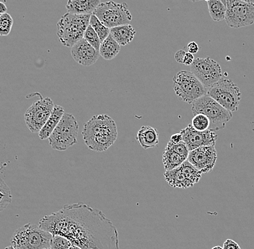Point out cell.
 <instances>
[{"instance_id": "obj_1", "label": "cell", "mask_w": 254, "mask_h": 249, "mask_svg": "<svg viewBox=\"0 0 254 249\" xmlns=\"http://www.w3.org/2000/svg\"><path fill=\"white\" fill-rule=\"evenodd\" d=\"M39 226L82 249H119L118 231L112 221L102 211L82 202L65 204L62 210L44 216Z\"/></svg>"}, {"instance_id": "obj_2", "label": "cell", "mask_w": 254, "mask_h": 249, "mask_svg": "<svg viewBox=\"0 0 254 249\" xmlns=\"http://www.w3.org/2000/svg\"><path fill=\"white\" fill-rule=\"evenodd\" d=\"M82 138L87 148L95 152L107 150L118 138V130L112 117L106 114L95 115L84 124Z\"/></svg>"}, {"instance_id": "obj_3", "label": "cell", "mask_w": 254, "mask_h": 249, "mask_svg": "<svg viewBox=\"0 0 254 249\" xmlns=\"http://www.w3.org/2000/svg\"><path fill=\"white\" fill-rule=\"evenodd\" d=\"M90 16L67 12L60 18L57 24V35L63 46L71 48L84 39L90 25Z\"/></svg>"}, {"instance_id": "obj_4", "label": "cell", "mask_w": 254, "mask_h": 249, "mask_svg": "<svg viewBox=\"0 0 254 249\" xmlns=\"http://www.w3.org/2000/svg\"><path fill=\"white\" fill-rule=\"evenodd\" d=\"M52 238L53 234L49 231L28 223L14 233L11 244L16 249H50Z\"/></svg>"}, {"instance_id": "obj_5", "label": "cell", "mask_w": 254, "mask_h": 249, "mask_svg": "<svg viewBox=\"0 0 254 249\" xmlns=\"http://www.w3.org/2000/svg\"><path fill=\"white\" fill-rule=\"evenodd\" d=\"M191 110L193 115L203 114L210 120L212 131L223 129L228 122L233 117V113L224 108L213 98L208 95H204L193 101L191 104Z\"/></svg>"}, {"instance_id": "obj_6", "label": "cell", "mask_w": 254, "mask_h": 249, "mask_svg": "<svg viewBox=\"0 0 254 249\" xmlns=\"http://www.w3.org/2000/svg\"><path fill=\"white\" fill-rule=\"evenodd\" d=\"M79 125L74 115L64 113L57 128L49 138V145L54 150H66L77 143Z\"/></svg>"}, {"instance_id": "obj_7", "label": "cell", "mask_w": 254, "mask_h": 249, "mask_svg": "<svg viewBox=\"0 0 254 249\" xmlns=\"http://www.w3.org/2000/svg\"><path fill=\"white\" fill-rule=\"evenodd\" d=\"M175 93L181 100L192 104L195 100L206 95L207 89L188 71H181L173 78Z\"/></svg>"}, {"instance_id": "obj_8", "label": "cell", "mask_w": 254, "mask_h": 249, "mask_svg": "<svg viewBox=\"0 0 254 249\" xmlns=\"http://www.w3.org/2000/svg\"><path fill=\"white\" fill-rule=\"evenodd\" d=\"M206 95L232 113L238 109L241 100L239 87L230 79L222 78L207 88Z\"/></svg>"}, {"instance_id": "obj_9", "label": "cell", "mask_w": 254, "mask_h": 249, "mask_svg": "<svg viewBox=\"0 0 254 249\" xmlns=\"http://www.w3.org/2000/svg\"><path fill=\"white\" fill-rule=\"evenodd\" d=\"M93 15L110 29L121 25H129L132 20V15L126 3L113 1L101 3L95 9Z\"/></svg>"}, {"instance_id": "obj_10", "label": "cell", "mask_w": 254, "mask_h": 249, "mask_svg": "<svg viewBox=\"0 0 254 249\" xmlns=\"http://www.w3.org/2000/svg\"><path fill=\"white\" fill-rule=\"evenodd\" d=\"M226 7L225 22L232 28H241L254 23V5L241 0H222Z\"/></svg>"}, {"instance_id": "obj_11", "label": "cell", "mask_w": 254, "mask_h": 249, "mask_svg": "<svg viewBox=\"0 0 254 249\" xmlns=\"http://www.w3.org/2000/svg\"><path fill=\"white\" fill-rule=\"evenodd\" d=\"M55 106L51 98H41L27 109L25 113V121L31 133L40 132L52 115Z\"/></svg>"}, {"instance_id": "obj_12", "label": "cell", "mask_w": 254, "mask_h": 249, "mask_svg": "<svg viewBox=\"0 0 254 249\" xmlns=\"http://www.w3.org/2000/svg\"><path fill=\"white\" fill-rule=\"evenodd\" d=\"M190 71L206 89L222 79L221 66L209 57L196 58L190 65Z\"/></svg>"}, {"instance_id": "obj_13", "label": "cell", "mask_w": 254, "mask_h": 249, "mask_svg": "<svg viewBox=\"0 0 254 249\" xmlns=\"http://www.w3.org/2000/svg\"><path fill=\"white\" fill-rule=\"evenodd\" d=\"M180 133L183 136V141L190 151L200 147H214L216 141L218 139V136L214 131L210 130L205 131H196L192 125H189Z\"/></svg>"}, {"instance_id": "obj_14", "label": "cell", "mask_w": 254, "mask_h": 249, "mask_svg": "<svg viewBox=\"0 0 254 249\" xmlns=\"http://www.w3.org/2000/svg\"><path fill=\"white\" fill-rule=\"evenodd\" d=\"M217 158V150L214 147H202L190 150L187 161L198 171L205 174L214 169Z\"/></svg>"}, {"instance_id": "obj_15", "label": "cell", "mask_w": 254, "mask_h": 249, "mask_svg": "<svg viewBox=\"0 0 254 249\" xmlns=\"http://www.w3.org/2000/svg\"><path fill=\"white\" fill-rule=\"evenodd\" d=\"M71 54L76 62L83 66L94 64L101 55L99 50H96L84 39L71 47Z\"/></svg>"}, {"instance_id": "obj_16", "label": "cell", "mask_w": 254, "mask_h": 249, "mask_svg": "<svg viewBox=\"0 0 254 249\" xmlns=\"http://www.w3.org/2000/svg\"><path fill=\"white\" fill-rule=\"evenodd\" d=\"M101 3V0H68V12L77 15H92Z\"/></svg>"}, {"instance_id": "obj_17", "label": "cell", "mask_w": 254, "mask_h": 249, "mask_svg": "<svg viewBox=\"0 0 254 249\" xmlns=\"http://www.w3.org/2000/svg\"><path fill=\"white\" fill-rule=\"evenodd\" d=\"M136 140L144 149L154 148L159 144L158 130L149 125H144L138 131Z\"/></svg>"}, {"instance_id": "obj_18", "label": "cell", "mask_w": 254, "mask_h": 249, "mask_svg": "<svg viewBox=\"0 0 254 249\" xmlns=\"http://www.w3.org/2000/svg\"><path fill=\"white\" fill-rule=\"evenodd\" d=\"M64 109L62 106L55 105L52 115L47 120V123L43 127L42 129L39 133V139L41 140L49 139L52 133L55 131L60 120L64 115Z\"/></svg>"}, {"instance_id": "obj_19", "label": "cell", "mask_w": 254, "mask_h": 249, "mask_svg": "<svg viewBox=\"0 0 254 249\" xmlns=\"http://www.w3.org/2000/svg\"><path fill=\"white\" fill-rule=\"evenodd\" d=\"M164 177L167 183L174 188L188 189L193 186V184L184 175L181 166L173 170L166 171Z\"/></svg>"}, {"instance_id": "obj_20", "label": "cell", "mask_w": 254, "mask_h": 249, "mask_svg": "<svg viewBox=\"0 0 254 249\" xmlns=\"http://www.w3.org/2000/svg\"><path fill=\"white\" fill-rule=\"evenodd\" d=\"M110 34L119 45L125 47L133 41L136 31L129 24L111 28Z\"/></svg>"}, {"instance_id": "obj_21", "label": "cell", "mask_w": 254, "mask_h": 249, "mask_svg": "<svg viewBox=\"0 0 254 249\" xmlns=\"http://www.w3.org/2000/svg\"><path fill=\"white\" fill-rule=\"evenodd\" d=\"M121 50V46L114 39L111 34L108 36L107 39L101 43L100 47V55L107 61L114 59L119 54Z\"/></svg>"}, {"instance_id": "obj_22", "label": "cell", "mask_w": 254, "mask_h": 249, "mask_svg": "<svg viewBox=\"0 0 254 249\" xmlns=\"http://www.w3.org/2000/svg\"><path fill=\"white\" fill-rule=\"evenodd\" d=\"M187 159L185 157L181 156L179 153L167 147L163 152V163L166 171L173 170L179 167L184 161H187Z\"/></svg>"}, {"instance_id": "obj_23", "label": "cell", "mask_w": 254, "mask_h": 249, "mask_svg": "<svg viewBox=\"0 0 254 249\" xmlns=\"http://www.w3.org/2000/svg\"><path fill=\"white\" fill-rule=\"evenodd\" d=\"M208 10L211 18L215 22L225 20L226 7L222 0H210L207 1Z\"/></svg>"}, {"instance_id": "obj_24", "label": "cell", "mask_w": 254, "mask_h": 249, "mask_svg": "<svg viewBox=\"0 0 254 249\" xmlns=\"http://www.w3.org/2000/svg\"><path fill=\"white\" fill-rule=\"evenodd\" d=\"M180 166L184 175L193 185L199 182L203 174L201 171H198L188 161H184Z\"/></svg>"}, {"instance_id": "obj_25", "label": "cell", "mask_w": 254, "mask_h": 249, "mask_svg": "<svg viewBox=\"0 0 254 249\" xmlns=\"http://www.w3.org/2000/svg\"><path fill=\"white\" fill-rule=\"evenodd\" d=\"M90 25L96 32L97 34L99 36L101 42L105 39H107L108 36L110 35V28H107L106 25L101 23V20L95 15L92 14L90 16Z\"/></svg>"}, {"instance_id": "obj_26", "label": "cell", "mask_w": 254, "mask_h": 249, "mask_svg": "<svg viewBox=\"0 0 254 249\" xmlns=\"http://www.w3.org/2000/svg\"><path fill=\"white\" fill-rule=\"evenodd\" d=\"M10 189L3 179L0 180V210L3 211L12 202Z\"/></svg>"}, {"instance_id": "obj_27", "label": "cell", "mask_w": 254, "mask_h": 249, "mask_svg": "<svg viewBox=\"0 0 254 249\" xmlns=\"http://www.w3.org/2000/svg\"><path fill=\"white\" fill-rule=\"evenodd\" d=\"M192 126L198 131H205L210 128V120L203 114L195 115L192 119Z\"/></svg>"}, {"instance_id": "obj_28", "label": "cell", "mask_w": 254, "mask_h": 249, "mask_svg": "<svg viewBox=\"0 0 254 249\" xmlns=\"http://www.w3.org/2000/svg\"><path fill=\"white\" fill-rule=\"evenodd\" d=\"M13 25V19L12 16L8 13L0 15V35L1 36H7L12 30Z\"/></svg>"}, {"instance_id": "obj_29", "label": "cell", "mask_w": 254, "mask_h": 249, "mask_svg": "<svg viewBox=\"0 0 254 249\" xmlns=\"http://www.w3.org/2000/svg\"><path fill=\"white\" fill-rule=\"evenodd\" d=\"M84 39L86 40L87 42L92 47H94L96 50H99L101 43L102 42H101V39H100L99 36L97 34L96 32L94 31V29L90 25H89L86 31H85Z\"/></svg>"}, {"instance_id": "obj_30", "label": "cell", "mask_w": 254, "mask_h": 249, "mask_svg": "<svg viewBox=\"0 0 254 249\" xmlns=\"http://www.w3.org/2000/svg\"><path fill=\"white\" fill-rule=\"evenodd\" d=\"M72 246L70 241L60 235H53L51 249H69Z\"/></svg>"}, {"instance_id": "obj_31", "label": "cell", "mask_w": 254, "mask_h": 249, "mask_svg": "<svg viewBox=\"0 0 254 249\" xmlns=\"http://www.w3.org/2000/svg\"><path fill=\"white\" fill-rule=\"evenodd\" d=\"M167 148L171 149L174 151L180 154L181 156L185 157L186 158H188L189 154H190V150H189L188 147L186 145L185 143L183 141L182 143L179 144H174L172 142L169 141L167 144Z\"/></svg>"}, {"instance_id": "obj_32", "label": "cell", "mask_w": 254, "mask_h": 249, "mask_svg": "<svg viewBox=\"0 0 254 249\" xmlns=\"http://www.w3.org/2000/svg\"><path fill=\"white\" fill-rule=\"evenodd\" d=\"M223 249H241L237 243L231 239H227L223 244Z\"/></svg>"}, {"instance_id": "obj_33", "label": "cell", "mask_w": 254, "mask_h": 249, "mask_svg": "<svg viewBox=\"0 0 254 249\" xmlns=\"http://www.w3.org/2000/svg\"><path fill=\"white\" fill-rule=\"evenodd\" d=\"M170 141L172 142L173 144H179L182 143L183 141V136L182 133H175V134L172 135L171 137V139H170Z\"/></svg>"}, {"instance_id": "obj_34", "label": "cell", "mask_w": 254, "mask_h": 249, "mask_svg": "<svg viewBox=\"0 0 254 249\" xmlns=\"http://www.w3.org/2000/svg\"><path fill=\"white\" fill-rule=\"evenodd\" d=\"M186 52L184 50H180L176 52L175 54V59L179 63H184V58H185Z\"/></svg>"}, {"instance_id": "obj_35", "label": "cell", "mask_w": 254, "mask_h": 249, "mask_svg": "<svg viewBox=\"0 0 254 249\" xmlns=\"http://www.w3.org/2000/svg\"><path fill=\"white\" fill-rule=\"evenodd\" d=\"M187 48H188L189 52L192 53V54L198 53V49H199L196 43L193 42H193H190L187 46Z\"/></svg>"}, {"instance_id": "obj_36", "label": "cell", "mask_w": 254, "mask_h": 249, "mask_svg": "<svg viewBox=\"0 0 254 249\" xmlns=\"http://www.w3.org/2000/svg\"><path fill=\"white\" fill-rule=\"evenodd\" d=\"M195 58L194 56H193V54L192 53H186L185 58H184V63L185 65H187V66H190L192 63L194 61Z\"/></svg>"}, {"instance_id": "obj_37", "label": "cell", "mask_w": 254, "mask_h": 249, "mask_svg": "<svg viewBox=\"0 0 254 249\" xmlns=\"http://www.w3.org/2000/svg\"><path fill=\"white\" fill-rule=\"evenodd\" d=\"M7 7L3 2H0V15L7 13Z\"/></svg>"}, {"instance_id": "obj_38", "label": "cell", "mask_w": 254, "mask_h": 249, "mask_svg": "<svg viewBox=\"0 0 254 249\" xmlns=\"http://www.w3.org/2000/svg\"><path fill=\"white\" fill-rule=\"evenodd\" d=\"M241 1H244V2L249 3L254 5V0H241Z\"/></svg>"}, {"instance_id": "obj_39", "label": "cell", "mask_w": 254, "mask_h": 249, "mask_svg": "<svg viewBox=\"0 0 254 249\" xmlns=\"http://www.w3.org/2000/svg\"><path fill=\"white\" fill-rule=\"evenodd\" d=\"M211 249H223L220 246H215V247H212Z\"/></svg>"}, {"instance_id": "obj_40", "label": "cell", "mask_w": 254, "mask_h": 249, "mask_svg": "<svg viewBox=\"0 0 254 249\" xmlns=\"http://www.w3.org/2000/svg\"><path fill=\"white\" fill-rule=\"evenodd\" d=\"M82 249L81 248H79V247H77V246L72 245L70 247V249Z\"/></svg>"}, {"instance_id": "obj_41", "label": "cell", "mask_w": 254, "mask_h": 249, "mask_svg": "<svg viewBox=\"0 0 254 249\" xmlns=\"http://www.w3.org/2000/svg\"><path fill=\"white\" fill-rule=\"evenodd\" d=\"M4 249H16L13 246H9V247H6Z\"/></svg>"}, {"instance_id": "obj_42", "label": "cell", "mask_w": 254, "mask_h": 249, "mask_svg": "<svg viewBox=\"0 0 254 249\" xmlns=\"http://www.w3.org/2000/svg\"><path fill=\"white\" fill-rule=\"evenodd\" d=\"M190 1H193V2H195V1H201V0H190Z\"/></svg>"}, {"instance_id": "obj_43", "label": "cell", "mask_w": 254, "mask_h": 249, "mask_svg": "<svg viewBox=\"0 0 254 249\" xmlns=\"http://www.w3.org/2000/svg\"></svg>"}]
</instances>
